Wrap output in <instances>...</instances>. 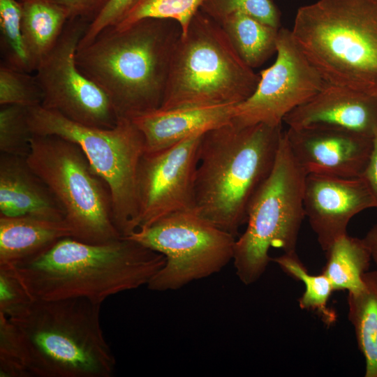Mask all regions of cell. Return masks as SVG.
Here are the masks:
<instances>
[{
	"label": "cell",
	"mask_w": 377,
	"mask_h": 377,
	"mask_svg": "<svg viewBox=\"0 0 377 377\" xmlns=\"http://www.w3.org/2000/svg\"><path fill=\"white\" fill-rule=\"evenodd\" d=\"M89 24L81 18L70 19L53 49L38 64L35 76L43 93L42 107L81 124L110 128L119 119L110 97L75 61Z\"/></svg>",
	"instance_id": "8fae6325"
},
{
	"label": "cell",
	"mask_w": 377,
	"mask_h": 377,
	"mask_svg": "<svg viewBox=\"0 0 377 377\" xmlns=\"http://www.w3.org/2000/svg\"><path fill=\"white\" fill-rule=\"evenodd\" d=\"M101 306L81 297L31 300L3 313L27 376L111 377L116 360L101 326Z\"/></svg>",
	"instance_id": "7a4b0ae2"
},
{
	"label": "cell",
	"mask_w": 377,
	"mask_h": 377,
	"mask_svg": "<svg viewBox=\"0 0 377 377\" xmlns=\"http://www.w3.org/2000/svg\"><path fill=\"white\" fill-rule=\"evenodd\" d=\"M283 132L281 126H242L231 120L205 133L195 177L196 212L236 237L273 168Z\"/></svg>",
	"instance_id": "277c9868"
},
{
	"label": "cell",
	"mask_w": 377,
	"mask_h": 377,
	"mask_svg": "<svg viewBox=\"0 0 377 377\" xmlns=\"http://www.w3.org/2000/svg\"><path fill=\"white\" fill-rule=\"evenodd\" d=\"M165 263L163 254L128 237L102 244L66 237L7 269L31 300L81 297L101 304L112 295L147 285Z\"/></svg>",
	"instance_id": "6da1fadb"
},
{
	"label": "cell",
	"mask_w": 377,
	"mask_h": 377,
	"mask_svg": "<svg viewBox=\"0 0 377 377\" xmlns=\"http://www.w3.org/2000/svg\"><path fill=\"white\" fill-rule=\"evenodd\" d=\"M259 79L219 23L199 10L175 46L159 108L237 105L253 94Z\"/></svg>",
	"instance_id": "8992f818"
},
{
	"label": "cell",
	"mask_w": 377,
	"mask_h": 377,
	"mask_svg": "<svg viewBox=\"0 0 377 377\" xmlns=\"http://www.w3.org/2000/svg\"><path fill=\"white\" fill-rule=\"evenodd\" d=\"M66 9L71 19L81 18L91 22L108 0H52Z\"/></svg>",
	"instance_id": "d6a6232c"
},
{
	"label": "cell",
	"mask_w": 377,
	"mask_h": 377,
	"mask_svg": "<svg viewBox=\"0 0 377 377\" xmlns=\"http://www.w3.org/2000/svg\"><path fill=\"white\" fill-rule=\"evenodd\" d=\"M42 101L43 93L35 75L1 62L0 105H18L31 108L41 105Z\"/></svg>",
	"instance_id": "83f0119b"
},
{
	"label": "cell",
	"mask_w": 377,
	"mask_h": 377,
	"mask_svg": "<svg viewBox=\"0 0 377 377\" xmlns=\"http://www.w3.org/2000/svg\"><path fill=\"white\" fill-rule=\"evenodd\" d=\"M181 34L179 24L166 19L110 27L77 47L76 64L108 95L118 117L131 119L161 107Z\"/></svg>",
	"instance_id": "3957f363"
},
{
	"label": "cell",
	"mask_w": 377,
	"mask_h": 377,
	"mask_svg": "<svg viewBox=\"0 0 377 377\" xmlns=\"http://www.w3.org/2000/svg\"><path fill=\"white\" fill-rule=\"evenodd\" d=\"M276 57L262 71L253 94L234 108L232 121L246 126L282 125L284 117L326 84L295 43L290 30H279Z\"/></svg>",
	"instance_id": "7c38bea8"
},
{
	"label": "cell",
	"mask_w": 377,
	"mask_h": 377,
	"mask_svg": "<svg viewBox=\"0 0 377 377\" xmlns=\"http://www.w3.org/2000/svg\"><path fill=\"white\" fill-rule=\"evenodd\" d=\"M327 262L322 273L330 280L333 290L357 293L364 288L362 275L367 272L371 258L364 238L339 237L325 251Z\"/></svg>",
	"instance_id": "603a6c76"
},
{
	"label": "cell",
	"mask_w": 377,
	"mask_h": 377,
	"mask_svg": "<svg viewBox=\"0 0 377 377\" xmlns=\"http://www.w3.org/2000/svg\"><path fill=\"white\" fill-rule=\"evenodd\" d=\"M363 289L348 293V320L366 362L365 377H377V269L362 275Z\"/></svg>",
	"instance_id": "7402d4cb"
},
{
	"label": "cell",
	"mask_w": 377,
	"mask_h": 377,
	"mask_svg": "<svg viewBox=\"0 0 377 377\" xmlns=\"http://www.w3.org/2000/svg\"><path fill=\"white\" fill-rule=\"evenodd\" d=\"M236 105L158 108L131 118L145 140L146 152L170 147L232 120Z\"/></svg>",
	"instance_id": "e0dca14e"
},
{
	"label": "cell",
	"mask_w": 377,
	"mask_h": 377,
	"mask_svg": "<svg viewBox=\"0 0 377 377\" xmlns=\"http://www.w3.org/2000/svg\"><path fill=\"white\" fill-rule=\"evenodd\" d=\"M138 0H108L89 22L78 47L91 43L104 29L117 25Z\"/></svg>",
	"instance_id": "4dcf8cb0"
},
{
	"label": "cell",
	"mask_w": 377,
	"mask_h": 377,
	"mask_svg": "<svg viewBox=\"0 0 377 377\" xmlns=\"http://www.w3.org/2000/svg\"><path fill=\"white\" fill-rule=\"evenodd\" d=\"M1 62L27 73L34 72L22 29V11L18 0H0Z\"/></svg>",
	"instance_id": "d4e9b609"
},
{
	"label": "cell",
	"mask_w": 377,
	"mask_h": 377,
	"mask_svg": "<svg viewBox=\"0 0 377 377\" xmlns=\"http://www.w3.org/2000/svg\"><path fill=\"white\" fill-rule=\"evenodd\" d=\"M31 300L27 291L15 276L7 269L0 268V312Z\"/></svg>",
	"instance_id": "1f68e13d"
},
{
	"label": "cell",
	"mask_w": 377,
	"mask_h": 377,
	"mask_svg": "<svg viewBox=\"0 0 377 377\" xmlns=\"http://www.w3.org/2000/svg\"><path fill=\"white\" fill-rule=\"evenodd\" d=\"M205 0H138L114 27L123 29L141 20L158 18L177 22L184 34Z\"/></svg>",
	"instance_id": "484cf974"
},
{
	"label": "cell",
	"mask_w": 377,
	"mask_h": 377,
	"mask_svg": "<svg viewBox=\"0 0 377 377\" xmlns=\"http://www.w3.org/2000/svg\"><path fill=\"white\" fill-rule=\"evenodd\" d=\"M272 260L286 274L304 283L305 290L299 299L301 309L316 311L327 325L334 323L336 314L327 306V302L334 290L330 280L324 274H309L297 252L284 253L280 256L272 258Z\"/></svg>",
	"instance_id": "cb8c5ba5"
},
{
	"label": "cell",
	"mask_w": 377,
	"mask_h": 377,
	"mask_svg": "<svg viewBox=\"0 0 377 377\" xmlns=\"http://www.w3.org/2000/svg\"><path fill=\"white\" fill-rule=\"evenodd\" d=\"M66 237L72 232L65 221L0 216V268L24 264Z\"/></svg>",
	"instance_id": "d6986e66"
},
{
	"label": "cell",
	"mask_w": 377,
	"mask_h": 377,
	"mask_svg": "<svg viewBox=\"0 0 377 377\" xmlns=\"http://www.w3.org/2000/svg\"><path fill=\"white\" fill-rule=\"evenodd\" d=\"M0 376L27 377L12 325L0 312Z\"/></svg>",
	"instance_id": "f546056e"
},
{
	"label": "cell",
	"mask_w": 377,
	"mask_h": 377,
	"mask_svg": "<svg viewBox=\"0 0 377 377\" xmlns=\"http://www.w3.org/2000/svg\"><path fill=\"white\" fill-rule=\"evenodd\" d=\"M22 29L34 72L53 49L71 19L68 11L52 0H18Z\"/></svg>",
	"instance_id": "ffe728a7"
},
{
	"label": "cell",
	"mask_w": 377,
	"mask_h": 377,
	"mask_svg": "<svg viewBox=\"0 0 377 377\" xmlns=\"http://www.w3.org/2000/svg\"><path fill=\"white\" fill-rule=\"evenodd\" d=\"M306 174L294 157L283 132L273 168L249 205L246 228L236 239L233 263L245 285L256 282L272 258L271 247L296 252L305 216L304 190Z\"/></svg>",
	"instance_id": "52a82bcc"
},
{
	"label": "cell",
	"mask_w": 377,
	"mask_h": 377,
	"mask_svg": "<svg viewBox=\"0 0 377 377\" xmlns=\"http://www.w3.org/2000/svg\"><path fill=\"white\" fill-rule=\"evenodd\" d=\"M370 208H375L374 200L361 177L306 175L304 214L323 251L347 234L348 225L354 216Z\"/></svg>",
	"instance_id": "9a60e30c"
},
{
	"label": "cell",
	"mask_w": 377,
	"mask_h": 377,
	"mask_svg": "<svg viewBox=\"0 0 377 377\" xmlns=\"http://www.w3.org/2000/svg\"><path fill=\"white\" fill-rule=\"evenodd\" d=\"M128 237L165 258L147 285L153 291L177 290L220 272L233 259L236 241L195 209L172 213Z\"/></svg>",
	"instance_id": "30bf717a"
},
{
	"label": "cell",
	"mask_w": 377,
	"mask_h": 377,
	"mask_svg": "<svg viewBox=\"0 0 377 377\" xmlns=\"http://www.w3.org/2000/svg\"><path fill=\"white\" fill-rule=\"evenodd\" d=\"M283 122L292 128L326 126L373 137L377 128V96L326 83Z\"/></svg>",
	"instance_id": "2e32d148"
},
{
	"label": "cell",
	"mask_w": 377,
	"mask_h": 377,
	"mask_svg": "<svg viewBox=\"0 0 377 377\" xmlns=\"http://www.w3.org/2000/svg\"><path fill=\"white\" fill-rule=\"evenodd\" d=\"M372 149L367 165L360 176L367 185L377 210V128L372 137Z\"/></svg>",
	"instance_id": "836d02e7"
},
{
	"label": "cell",
	"mask_w": 377,
	"mask_h": 377,
	"mask_svg": "<svg viewBox=\"0 0 377 377\" xmlns=\"http://www.w3.org/2000/svg\"><path fill=\"white\" fill-rule=\"evenodd\" d=\"M290 31L326 83L377 96V0H318Z\"/></svg>",
	"instance_id": "5b68a950"
},
{
	"label": "cell",
	"mask_w": 377,
	"mask_h": 377,
	"mask_svg": "<svg viewBox=\"0 0 377 377\" xmlns=\"http://www.w3.org/2000/svg\"><path fill=\"white\" fill-rule=\"evenodd\" d=\"M200 10L217 21L235 12L280 29L281 13L272 0H205Z\"/></svg>",
	"instance_id": "f1b7e54d"
},
{
	"label": "cell",
	"mask_w": 377,
	"mask_h": 377,
	"mask_svg": "<svg viewBox=\"0 0 377 377\" xmlns=\"http://www.w3.org/2000/svg\"><path fill=\"white\" fill-rule=\"evenodd\" d=\"M33 134L55 135L77 143L108 186L114 225L123 237L138 230L137 172L145 152L142 134L131 119L119 117L110 128L86 126L38 105L27 108Z\"/></svg>",
	"instance_id": "ba28073f"
},
{
	"label": "cell",
	"mask_w": 377,
	"mask_h": 377,
	"mask_svg": "<svg viewBox=\"0 0 377 377\" xmlns=\"http://www.w3.org/2000/svg\"><path fill=\"white\" fill-rule=\"evenodd\" d=\"M32 135L27 108L18 105H0V154L27 158Z\"/></svg>",
	"instance_id": "4316f807"
},
{
	"label": "cell",
	"mask_w": 377,
	"mask_h": 377,
	"mask_svg": "<svg viewBox=\"0 0 377 377\" xmlns=\"http://www.w3.org/2000/svg\"><path fill=\"white\" fill-rule=\"evenodd\" d=\"M203 134L142 155L137 172L138 230L195 208L194 185Z\"/></svg>",
	"instance_id": "4fadbf2b"
},
{
	"label": "cell",
	"mask_w": 377,
	"mask_h": 377,
	"mask_svg": "<svg viewBox=\"0 0 377 377\" xmlns=\"http://www.w3.org/2000/svg\"><path fill=\"white\" fill-rule=\"evenodd\" d=\"M364 239L370 250L372 260L377 265V224L370 228Z\"/></svg>",
	"instance_id": "e575fe53"
},
{
	"label": "cell",
	"mask_w": 377,
	"mask_h": 377,
	"mask_svg": "<svg viewBox=\"0 0 377 377\" xmlns=\"http://www.w3.org/2000/svg\"><path fill=\"white\" fill-rule=\"evenodd\" d=\"M284 132L294 157L306 175L360 177L373 145L372 137L337 128H288Z\"/></svg>",
	"instance_id": "5bb4252c"
},
{
	"label": "cell",
	"mask_w": 377,
	"mask_h": 377,
	"mask_svg": "<svg viewBox=\"0 0 377 377\" xmlns=\"http://www.w3.org/2000/svg\"><path fill=\"white\" fill-rule=\"evenodd\" d=\"M26 160L53 193L72 237L102 244L123 237L117 229L110 189L75 142L55 135L33 134Z\"/></svg>",
	"instance_id": "9c48e42d"
},
{
	"label": "cell",
	"mask_w": 377,
	"mask_h": 377,
	"mask_svg": "<svg viewBox=\"0 0 377 377\" xmlns=\"http://www.w3.org/2000/svg\"><path fill=\"white\" fill-rule=\"evenodd\" d=\"M0 216L65 221L64 212L26 158L0 154Z\"/></svg>",
	"instance_id": "ac0fdd59"
},
{
	"label": "cell",
	"mask_w": 377,
	"mask_h": 377,
	"mask_svg": "<svg viewBox=\"0 0 377 377\" xmlns=\"http://www.w3.org/2000/svg\"><path fill=\"white\" fill-rule=\"evenodd\" d=\"M216 22L242 59L251 68L261 66L276 52L279 29L239 12Z\"/></svg>",
	"instance_id": "44dd1931"
}]
</instances>
